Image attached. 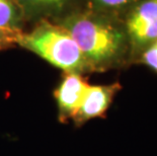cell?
Here are the masks:
<instances>
[{"label":"cell","instance_id":"1","mask_svg":"<svg viewBox=\"0 0 157 156\" xmlns=\"http://www.w3.org/2000/svg\"><path fill=\"white\" fill-rule=\"evenodd\" d=\"M64 28L81 50L92 72L117 65L126 49L125 35L115 25L89 14L69 18Z\"/></svg>","mask_w":157,"mask_h":156},{"label":"cell","instance_id":"2","mask_svg":"<svg viewBox=\"0 0 157 156\" xmlns=\"http://www.w3.org/2000/svg\"><path fill=\"white\" fill-rule=\"evenodd\" d=\"M17 45L65 73L82 75L92 72L78 45L62 25L42 21L29 34L21 32Z\"/></svg>","mask_w":157,"mask_h":156},{"label":"cell","instance_id":"3","mask_svg":"<svg viewBox=\"0 0 157 156\" xmlns=\"http://www.w3.org/2000/svg\"><path fill=\"white\" fill-rule=\"evenodd\" d=\"M127 36L137 51L146 49L157 41V0H144L127 19Z\"/></svg>","mask_w":157,"mask_h":156},{"label":"cell","instance_id":"4","mask_svg":"<svg viewBox=\"0 0 157 156\" xmlns=\"http://www.w3.org/2000/svg\"><path fill=\"white\" fill-rule=\"evenodd\" d=\"M89 84L82 75L65 73L54 91L58 109V120L67 123L72 120L83 101Z\"/></svg>","mask_w":157,"mask_h":156},{"label":"cell","instance_id":"5","mask_svg":"<svg viewBox=\"0 0 157 156\" xmlns=\"http://www.w3.org/2000/svg\"><path fill=\"white\" fill-rule=\"evenodd\" d=\"M121 88L119 83L89 85L77 112L72 119L74 124L80 127L90 120L103 117Z\"/></svg>","mask_w":157,"mask_h":156},{"label":"cell","instance_id":"6","mask_svg":"<svg viewBox=\"0 0 157 156\" xmlns=\"http://www.w3.org/2000/svg\"><path fill=\"white\" fill-rule=\"evenodd\" d=\"M23 11L15 0H0V28L21 32Z\"/></svg>","mask_w":157,"mask_h":156},{"label":"cell","instance_id":"7","mask_svg":"<svg viewBox=\"0 0 157 156\" xmlns=\"http://www.w3.org/2000/svg\"><path fill=\"white\" fill-rule=\"evenodd\" d=\"M22 11L47 12L61 8L68 0H15Z\"/></svg>","mask_w":157,"mask_h":156},{"label":"cell","instance_id":"8","mask_svg":"<svg viewBox=\"0 0 157 156\" xmlns=\"http://www.w3.org/2000/svg\"><path fill=\"white\" fill-rule=\"evenodd\" d=\"M21 32H15L11 29L0 28V50L11 48L17 44V39Z\"/></svg>","mask_w":157,"mask_h":156},{"label":"cell","instance_id":"9","mask_svg":"<svg viewBox=\"0 0 157 156\" xmlns=\"http://www.w3.org/2000/svg\"><path fill=\"white\" fill-rule=\"evenodd\" d=\"M141 61L146 66L157 72V41L147 47L141 56Z\"/></svg>","mask_w":157,"mask_h":156},{"label":"cell","instance_id":"10","mask_svg":"<svg viewBox=\"0 0 157 156\" xmlns=\"http://www.w3.org/2000/svg\"><path fill=\"white\" fill-rule=\"evenodd\" d=\"M95 1L99 5L103 6V7L117 9V8L125 7V6L129 5L130 3H132L134 0H95Z\"/></svg>","mask_w":157,"mask_h":156}]
</instances>
